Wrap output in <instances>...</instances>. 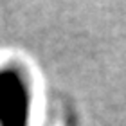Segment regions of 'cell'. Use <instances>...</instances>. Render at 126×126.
Returning <instances> with one entry per match:
<instances>
[{
	"instance_id": "6da1fadb",
	"label": "cell",
	"mask_w": 126,
	"mask_h": 126,
	"mask_svg": "<svg viewBox=\"0 0 126 126\" xmlns=\"http://www.w3.org/2000/svg\"><path fill=\"white\" fill-rule=\"evenodd\" d=\"M31 87L16 67L0 68V126H29Z\"/></svg>"
}]
</instances>
